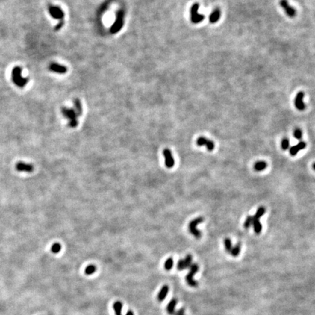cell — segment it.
I'll list each match as a JSON object with an SVG mask.
<instances>
[{"instance_id":"obj_1","label":"cell","mask_w":315,"mask_h":315,"mask_svg":"<svg viewBox=\"0 0 315 315\" xmlns=\"http://www.w3.org/2000/svg\"><path fill=\"white\" fill-rule=\"evenodd\" d=\"M22 68L21 66H15L12 70L11 79L13 83L18 88H23L28 83V78L22 77Z\"/></svg>"},{"instance_id":"obj_2","label":"cell","mask_w":315,"mask_h":315,"mask_svg":"<svg viewBox=\"0 0 315 315\" xmlns=\"http://www.w3.org/2000/svg\"><path fill=\"white\" fill-rule=\"evenodd\" d=\"M61 113L63 116L69 120V125L71 128H75L78 125V115L75 109H69L67 107H63L61 109Z\"/></svg>"},{"instance_id":"obj_3","label":"cell","mask_w":315,"mask_h":315,"mask_svg":"<svg viewBox=\"0 0 315 315\" xmlns=\"http://www.w3.org/2000/svg\"><path fill=\"white\" fill-rule=\"evenodd\" d=\"M124 23V12L123 10H119L117 13L116 19L113 25L110 28V32L112 34H116L120 31L122 27L123 26Z\"/></svg>"},{"instance_id":"obj_4","label":"cell","mask_w":315,"mask_h":315,"mask_svg":"<svg viewBox=\"0 0 315 315\" xmlns=\"http://www.w3.org/2000/svg\"><path fill=\"white\" fill-rule=\"evenodd\" d=\"M199 3H195L193 4L190 8V21L193 23H199L202 21H204L205 18V16L201 15L199 13Z\"/></svg>"},{"instance_id":"obj_5","label":"cell","mask_w":315,"mask_h":315,"mask_svg":"<svg viewBox=\"0 0 315 315\" xmlns=\"http://www.w3.org/2000/svg\"><path fill=\"white\" fill-rule=\"evenodd\" d=\"M199 267L197 264L193 263L190 266V272L187 274V275L186 276V277H185L186 281H187V283L190 286V287H198V284H199V283H198L196 280H194L193 276L194 275H195L196 273L199 271Z\"/></svg>"},{"instance_id":"obj_6","label":"cell","mask_w":315,"mask_h":315,"mask_svg":"<svg viewBox=\"0 0 315 315\" xmlns=\"http://www.w3.org/2000/svg\"><path fill=\"white\" fill-rule=\"evenodd\" d=\"M48 12H49L50 15L52 18H53L54 19L60 20V21H63V18H64V13L62 10V9L60 7L57 5H53V4H49L48 5Z\"/></svg>"},{"instance_id":"obj_7","label":"cell","mask_w":315,"mask_h":315,"mask_svg":"<svg viewBox=\"0 0 315 315\" xmlns=\"http://www.w3.org/2000/svg\"><path fill=\"white\" fill-rule=\"evenodd\" d=\"M203 221H204L203 217H199L196 218L195 219H193V220H192L191 222H190V224H189V230H190V232L196 238H197V239H199V238L202 236V234H201L200 231L198 230L196 227L199 224L202 223Z\"/></svg>"},{"instance_id":"obj_8","label":"cell","mask_w":315,"mask_h":315,"mask_svg":"<svg viewBox=\"0 0 315 315\" xmlns=\"http://www.w3.org/2000/svg\"><path fill=\"white\" fill-rule=\"evenodd\" d=\"M279 4H280V6L283 8V10H284L286 14H287L289 17L294 18L295 16H296V9L290 5L287 0H280Z\"/></svg>"},{"instance_id":"obj_9","label":"cell","mask_w":315,"mask_h":315,"mask_svg":"<svg viewBox=\"0 0 315 315\" xmlns=\"http://www.w3.org/2000/svg\"><path fill=\"white\" fill-rule=\"evenodd\" d=\"M304 93L302 91L298 92L295 99V106L300 111H303L306 108V105L304 102Z\"/></svg>"},{"instance_id":"obj_10","label":"cell","mask_w":315,"mask_h":315,"mask_svg":"<svg viewBox=\"0 0 315 315\" xmlns=\"http://www.w3.org/2000/svg\"><path fill=\"white\" fill-rule=\"evenodd\" d=\"M196 144L198 146H204L205 145L207 147V150H209V151H212L214 148V142L212 141L208 140V139L205 138V137H201L198 138L196 140Z\"/></svg>"},{"instance_id":"obj_11","label":"cell","mask_w":315,"mask_h":315,"mask_svg":"<svg viewBox=\"0 0 315 315\" xmlns=\"http://www.w3.org/2000/svg\"><path fill=\"white\" fill-rule=\"evenodd\" d=\"M163 156L165 158V164L166 166L168 168H172L175 166V160L172 156V152L169 149H165L163 151Z\"/></svg>"},{"instance_id":"obj_12","label":"cell","mask_w":315,"mask_h":315,"mask_svg":"<svg viewBox=\"0 0 315 315\" xmlns=\"http://www.w3.org/2000/svg\"><path fill=\"white\" fill-rule=\"evenodd\" d=\"M48 69H49L50 71L58 74H65L67 72V68L66 66L59 64L58 63H54V62L50 63Z\"/></svg>"},{"instance_id":"obj_13","label":"cell","mask_w":315,"mask_h":315,"mask_svg":"<svg viewBox=\"0 0 315 315\" xmlns=\"http://www.w3.org/2000/svg\"><path fill=\"white\" fill-rule=\"evenodd\" d=\"M16 168L18 172H31L34 170V166L31 164L23 163V162H18V163H17Z\"/></svg>"},{"instance_id":"obj_14","label":"cell","mask_w":315,"mask_h":315,"mask_svg":"<svg viewBox=\"0 0 315 315\" xmlns=\"http://www.w3.org/2000/svg\"><path fill=\"white\" fill-rule=\"evenodd\" d=\"M306 144L304 142H300L299 143H298L297 145H295L291 147L290 149V153L291 155H296V154H298V152L301 150H304V148H306Z\"/></svg>"},{"instance_id":"obj_15","label":"cell","mask_w":315,"mask_h":315,"mask_svg":"<svg viewBox=\"0 0 315 315\" xmlns=\"http://www.w3.org/2000/svg\"><path fill=\"white\" fill-rule=\"evenodd\" d=\"M221 16V12L219 8H216L214 9L213 12L211 13V15L209 16V21L211 23H215L219 21V18H220Z\"/></svg>"},{"instance_id":"obj_16","label":"cell","mask_w":315,"mask_h":315,"mask_svg":"<svg viewBox=\"0 0 315 315\" xmlns=\"http://www.w3.org/2000/svg\"><path fill=\"white\" fill-rule=\"evenodd\" d=\"M169 287L168 285H163V287H162L160 292L158 293V295L157 297L158 301L159 302H162V301H163L164 300H165V298L166 297L167 294H168L169 293Z\"/></svg>"},{"instance_id":"obj_17","label":"cell","mask_w":315,"mask_h":315,"mask_svg":"<svg viewBox=\"0 0 315 315\" xmlns=\"http://www.w3.org/2000/svg\"><path fill=\"white\" fill-rule=\"evenodd\" d=\"M177 299L176 298H173V299L169 301V303L167 305L166 307V311L168 312L169 314L170 315H174L175 313V307L177 306Z\"/></svg>"},{"instance_id":"obj_18","label":"cell","mask_w":315,"mask_h":315,"mask_svg":"<svg viewBox=\"0 0 315 315\" xmlns=\"http://www.w3.org/2000/svg\"><path fill=\"white\" fill-rule=\"evenodd\" d=\"M122 308H123V304L120 301H115L113 304V309L115 311V315H122Z\"/></svg>"},{"instance_id":"obj_19","label":"cell","mask_w":315,"mask_h":315,"mask_svg":"<svg viewBox=\"0 0 315 315\" xmlns=\"http://www.w3.org/2000/svg\"><path fill=\"white\" fill-rule=\"evenodd\" d=\"M266 167H267V163L265 161H258L254 165V169L257 172L263 171L266 169Z\"/></svg>"},{"instance_id":"obj_20","label":"cell","mask_w":315,"mask_h":315,"mask_svg":"<svg viewBox=\"0 0 315 315\" xmlns=\"http://www.w3.org/2000/svg\"><path fill=\"white\" fill-rule=\"evenodd\" d=\"M74 105H75V110L76 111V113H78V116L81 115L83 114V107H82L81 103H80V100L78 99H76L74 101Z\"/></svg>"},{"instance_id":"obj_21","label":"cell","mask_w":315,"mask_h":315,"mask_svg":"<svg viewBox=\"0 0 315 315\" xmlns=\"http://www.w3.org/2000/svg\"><path fill=\"white\" fill-rule=\"evenodd\" d=\"M252 225L254 226V231L256 234H260L262 231V225L260 222L259 219H253V222H252Z\"/></svg>"},{"instance_id":"obj_22","label":"cell","mask_w":315,"mask_h":315,"mask_svg":"<svg viewBox=\"0 0 315 315\" xmlns=\"http://www.w3.org/2000/svg\"><path fill=\"white\" fill-rule=\"evenodd\" d=\"M265 212H266V209L263 207H259L256 213L255 214V215L252 217H253L254 219H260V218L265 214Z\"/></svg>"},{"instance_id":"obj_23","label":"cell","mask_w":315,"mask_h":315,"mask_svg":"<svg viewBox=\"0 0 315 315\" xmlns=\"http://www.w3.org/2000/svg\"><path fill=\"white\" fill-rule=\"evenodd\" d=\"M240 251H241V244L240 243H238L235 247H234L232 248L231 254L234 257H237V256L239 255V253H240Z\"/></svg>"},{"instance_id":"obj_24","label":"cell","mask_w":315,"mask_h":315,"mask_svg":"<svg viewBox=\"0 0 315 315\" xmlns=\"http://www.w3.org/2000/svg\"><path fill=\"white\" fill-rule=\"evenodd\" d=\"M96 267L94 265H89V266H87L85 269V274L86 275H91L93 273L96 272Z\"/></svg>"},{"instance_id":"obj_25","label":"cell","mask_w":315,"mask_h":315,"mask_svg":"<svg viewBox=\"0 0 315 315\" xmlns=\"http://www.w3.org/2000/svg\"><path fill=\"white\" fill-rule=\"evenodd\" d=\"M173 264L174 261L172 258H169L167 259L166 261L165 262V264H164V267H165L166 270L170 271L171 269H172V267H173Z\"/></svg>"},{"instance_id":"obj_26","label":"cell","mask_w":315,"mask_h":315,"mask_svg":"<svg viewBox=\"0 0 315 315\" xmlns=\"http://www.w3.org/2000/svg\"><path fill=\"white\" fill-rule=\"evenodd\" d=\"M224 243H225V250L226 252H229V253H231V249H232V244H231V241L230 239H228V238H226V239H225V242H224Z\"/></svg>"},{"instance_id":"obj_27","label":"cell","mask_w":315,"mask_h":315,"mask_svg":"<svg viewBox=\"0 0 315 315\" xmlns=\"http://www.w3.org/2000/svg\"><path fill=\"white\" fill-rule=\"evenodd\" d=\"M61 244H59V243H55V244H53V245H52L51 247V252H53V253H58V252L61 251Z\"/></svg>"},{"instance_id":"obj_28","label":"cell","mask_w":315,"mask_h":315,"mask_svg":"<svg viewBox=\"0 0 315 315\" xmlns=\"http://www.w3.org/2000/svg\"><path fill=\"white\" fill-rule=\"evenodd\" d=\"M252 222H253V217L252 216L249 215L247 216V219H245V222L244 223V226L245 228H249L250 227L251 225H252Z\"/></svg>"},{"instance_id":"obj_29","label":"cell","mask_w":315,"mask_h":315,"mask_svg":"<svg viewBox=\"0 0 315 315\" xmlns=\"http://www.w3.org/2000/svg\"><path fill=\"white\" fill-rule=\"evenodd\" d=\"M184 263H185V269L190 268V266L192 265V256L190 255H187L185 257V260H184Z\"/></svg>"},{"instance_id":"obj_30","label":"cell","mask_w":315,"mask_h":315,"mask_svg":"<svg viewBox=\"0 0 315 315\" xmlns=\"http://www.w3.org/2000/svg\"><path fill=\"white\" fill-rule=\"evenodd\" d=\"M290 147V141L287 138H284L281 141V148L283 150H286L289 148Z\"/></svg>"},{"instance_id":"obj_31","label":"cell","mask_w":315,"mask_h":315,"mask_svg":"<svg viewBox=\"0 0 315 315\" xmlns=\"http://www.w3.org/2000/svg\"><path fill=\"white\" fill-rule=\"evenodd\" d=\"M177 269H178L179 271H183L186 269L185 263H184V260H180V261H178V263H177Z\"/></svg>"},{"instance_id":"obj_32","label":"cell","mask_w":315,"mask_h":315,"mask_svg":"<svg viewBox=\"0 0 315 315\" xmlns=\"http://www.w3.org/2000/svg\"><path fill=\"white\" fill-rule=\"evenodd\" d=\"M293 134H294L295 138L297 139V140H301V139L302 138V131H301V130H300L299 128H297V129L295 130Z\"/></svg>"},{"instance_id":"obj_33","label":"cell","mask_w":315,"mask_h":315,"mask_svg":"<svg viewBox=\"0 0 315 315\" xmlns=\"http://www.w3.org/2000/svg\"><path fill=\"white\" fill-rule=\"evenodd\" d=\"M174 315H185V309L184 308H181L178 310V311H175V314Z\"/></svg>"},{"instance_id":"obj_34","label":"cell","mask_w":315,"mask_h":315,"mask_svg":"<svg viewBox=\"0 0 315 315\" xmlns=\"http://www.w3.org/2000/svg\"><path fill=\"white\" fill-rule=\"evenodd\" d=\"M63 24H64V23H63V21H61V22H60L59 23H58V24L57 25V26H56V28H55V29H56V31H58V30H59L60 28H61L62 27V26H63Z\"/></svg>"},{"instance_id":"obj_35","label":"cell","mask_w":315,"mask_h":315,"mask_svg":"<svg viewBox=\"0 0 315 315\" xmlns=\"http://www.w3.org/2000/svg\"><path fill=\"white\" fill-rule=\"evenodd\" d=\"M125 315H134V312L132 311L128 310V311L126 312V314H125Z\"/></svg>"},{"instance_id":"obj_36","label":"cell","mask_w":315,"mask_h":315,"mask_svg":"<svg viewBox=\"0 0 315 315\" xmlns=\"http://www.w3.org/2000/svg\"><path fill=\"white\" fill-rule=\"evenodd\" d=\"M313 166V169H314V170H315V163H313V166Z\"/></svg>"}]
</instances>
